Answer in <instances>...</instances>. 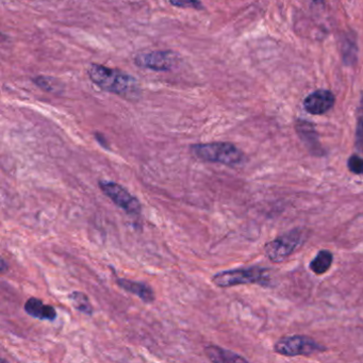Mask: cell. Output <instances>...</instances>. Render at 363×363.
<instances>
[{
    "label": "cell",
    "mask_w": 363,
    "mask_h": 363,
    "mask_svg": "<svg viewBox=\"0 0 363 363\" xmlns=\"http://www.w3.org/2000/svg\"><path fill=\"white\" fill-rule=\"evenodd\" d=\"M91 82L106 92L135 101L141 97L139 82L133 76L118 69H110L101 65H91L88 69Z\"/></svg>",
    "instance_id": "obj_1"
},
{
    "label": "cell",
    "mask_w": 363,
    "mask_h": 363,
    "mask_svg": "<svg viewBox=\"0 0 363 363\" xmlns=\"http://www.w3.org/2000/svg\"><path fill=\"white\" fill-rule=\"evenodd\" d=\"M195 158L210 163H220L227 167H235L242 163L243 152L228 142L194 144L190 147Z\"/></svg>",
    "instance_id": "obj_2"
},
{
    "label": "cell",
    "mask_w": 363,
    "mask_h": 363,
    "mask_svg": "<svg viewBox=\"0 0 363 363\" xmlns=\"http://www.w3.org/2000/svg\"><path fill=\"white\" fill-rule=\"evenodd\" d=\"M267 269L259 267L223 271L212 276L211 280L218 288H230L241 284H264L267 279Z\"/></svg>",
    "instance_id": "obj_3"
},
{
    "label": "cell",
    "mask_w": 363,
    "mask_h": 363,
    "mask_svg": "<svg viewBox=\"0 0 363 363\" xmlns=\"http://www.w3.org/2000/svg\"><path fill=\"white\" fill-rule=\"evenodd\" d=\"M101 192L109 197L121 209L124 210L128 216L139 218L141 216L142 205L137 197L129 193L126 188L111 180H101L99 182Z\"/></svg>",
    "instance_id": "obj_4"
},
{
    "label": "cell",
    "mask_w": 363,
    "mask_h": 363,
    "mask_svg": "<svg viewBox=\"0 0 363 363\" xmlns=\"http://www.w3.org/2000/svg\"><path fill=\"white\" fill-rule=\"evenodd\" d=\"M277 354L286 357L310 356L323 352L325 347L306 335H291L280 339L274 347Z\"/></svg>",
    "instance_id": "obj_5"
},
{
    "label": "cell",
    "mask_w": 363,
    "mask_h": 363,
    "mask_svg": "<svg viewBox=\"0 0 363 363\" xmlns=\"http://www.w3.org/2000/svg\"><path fill=\"white\" fill-rule=\"evenodd\" d=\"M303 242L301 229H293L265 245V255L272 262H282L291 256Z\"/></svg>",
    "instance_id": "obj_6"
},
{
    "label": "cell",
    "mask_w": 363,
    "mask_h": 363,
    "mask_svg": "<svg viewBox=\"0 0 363 363\" xmlns=\"http://www.w3.org/2000/svg\"><path fill=\"white\" fill-rule=\"evenodd\" d=\"M178 56L171 50H159V52H147L138 55L135 63L142 69H152L155 72H169L177 65Z\"/></svg>",
    "instance_id": "obj_7"
},
{
    "label": "cell",
    "mask_w": 363,
    "mask_h": 363,
    "mask_svg": "<svg viewBox=\"0 0 363 363\" xmlns=\"http://www.w3.org/2000/svg\"><path fill=\"white\" fill-rule=\"evenodd\" d=\"M335 97L328 90H318L306 97L303 108L312 116H322L335 106Z\"/></svg>",
    "instance_id": "obj_8"
},
{
    "label": "cell",
    "mask_w": 363,
    "mask_h": 363,
    "mask_svg": "<svg viewBox=\"0 0 363 363\" xmlns=\"http://www.w3.org/2000/svg\"><path fill=\"white\" fill-rule=\"evenodd\" d=\"M295 128H296L297 135L301 138V142L305 144L309 152L315 156H322L323 150L320 147L318 131L315 130L314 125L305 120H297Z\"/></svg>",
    "instance_id": "obj_9"
},
{
    "label": "cell",
    "mask_w": 363,
    "mask_h": 363,
    "mask_svg": "<svg viewBox=\"0 0 363 363\" xmlns=\"http://www.w3.org/2000/svg\"><path fill=\"white\" fill-rule=\"evenodd\" d=\"M116 284L126 292L137 295L144 303H150L155 301L154 290L146 282L135 281V280L126 279V278L116 277Z\"/></svg>",
    "instance_id": "obj_10"
},
{
    "label": "cell",
    "mask_w": 363,
    "mask_h": 363,
    "mask_svg": "<svg viewBox=\"0 0 363 363\" xmlns=\"http://www.w3.org/2000/svg\"><path fill=\"white\" fill-rule=\"evenodd\" d=\"M25 311L28 315L41 320H55L57 311L52 306L48 305L37 297H30L25 303Z\"/></svg>",
    "instance_id": "obj_11"
},
{
    "label": "cell",
    "mask_w": 363,
    "mask_h": 363,
    "mask_svg": "<svg viewBox=\"0 0 363 363\" xmlns=\"http://www.w3.org/2000/svg\"><path fill=\"white\" fill-rule=\"evenodd\" d=\"M205 352L210 360L213 362H247V360L240 354L230 352V350H224L220 346H207L205 348Z\"/></svg>",
    "instance_id": "obj_12"
},
{
    "label": "cell",
    "mask_w": 363,
    "mask_h": 363,
    "mask_svg": "<svg viewBox=\"0 0 363 363\" xmlns=\"http://www.w3.org/2000/svg\"><path fill=\"white\" fill-rule=\"evenodd\" d=\"M333 257L329 250H320L310 263V269L316 275H322L330 269Z\"/></svg>",
    "instance_id": "obj_13"
},
{
    "label": "cell",
    "mask_w": 363,
    "mask_h": 363,
    "mask_svg": "<svg viewBox=\"0 0 363 363\" xmlns=\"http://www.w3.org/2000/svg\"><path fill=\"white\" fill-rule=\"evenodd\" d=\"M342 56H343L344 65L347 67H354L358 57V48L354 38L346 35L342 43Z\"/></svg>",
    "instance_id": "obj_14"
},
{
    "label": "cell",
    "mask_w": 363,
    "mask_h": 363,
    "mask_svg": "<svg viewBox=\"0 0 363 363\" xmlns=\"http://www.w3.org/2000/svg\"><path fill=\"white\" fill-rule=\"evenodd\" d=\"M69 299L76 310L82 312V313L86 314V315H92L94 309H93V306L91 305L88 295L75 291V292L69 295Z\"/></svg>",
    "instance_id": "obj_15"
},
{
    "label": "cell",
    "mask_w": 363,
    "mask_h": 363,
    "mask_svg": "<svg viewBox=\"0 0 363 363\" xmlns=\"http://www.w3.org/2000/svg\"><path fill=\"white\" fill-rule=\"evenodd\" d=\"M354 146L359 152H363V94L361 95L360 103L357 110L356 135H354Z\"/></svg>",
    "instance_id": "obj_16"
},
{
    "label": "cell",
    "mask_w": 363,
    "mask_h": 363,
    "mask_svg": "<svg viewBox=\"0 0 363 363\" xmlns=\"http://www.w3.org/2000/svg\"><path fill=\"white\" fill-rule=\"evenodd\" d=\"M33 82L40 89L48 93H56L60 89L59 82L56 79L52 77H46V76H38L33 79Z\"/></svg>",
    "instance_id": "obj_17"
},
{
    "label": "cell",
    "mask_w": 363,
    "mask_h": 363,
    "mask_svg": "<svg viewBox=\"0 0 363 363\" xmlns=\"http://www.w3.org/2000/svg\"><path fill=\"white\" fill-rule=\"evenodd\" d=\"M348 169L356 175L363 174V159L358 155H352L347 161Z\"/></svg>",
    "instance_id": "obj_18"
},
{
    "label": "cell",
    "mask_w": 363,
    "mask_h": 363,
    "mask_svg": "<svg viewBox=\"0 0 363 363\" xmlns=\"http://www.w3.org/2000/svg\"><path fill=\"white\" fill-rule=\"evenodd\" d=\"M169 4L177 8H193L195 10H203L201 0H169Z\"/></svg>",
    "instance_id": "obj_19"
},
{
    "label": "cell",
    "mask_w": 363,
    "mask_h": 363,
    "mask_svg": "<svg viewBox=\"0 0 363 363\" xmlns=\"http://www.w3.org/2000/svg\"><path fill=\"white\" fill-rule=\"evenodd\" d=\"M95 139L96 141L101 144V146H103L106 150H109V145H108L107 140H106L105 135H101V133H95Z\"/></svg>",
    "instance_id": "obj_20"
},
{
    "label": "cell",
    "mask_w": 363,
    "mask_h": 363,
    "mask_svg": "<svg viewBox=\"0 0 363 363\" xmlns=\"http://www.w3.org/2000/svg\"><path fill=\"white\" fill-rule=\"evenodd\" d=\"M6 271V261H5V259H3V260H1V272H5Z\"/></svg>",
    "instance_id": "obj_21"
}]
</instances>
